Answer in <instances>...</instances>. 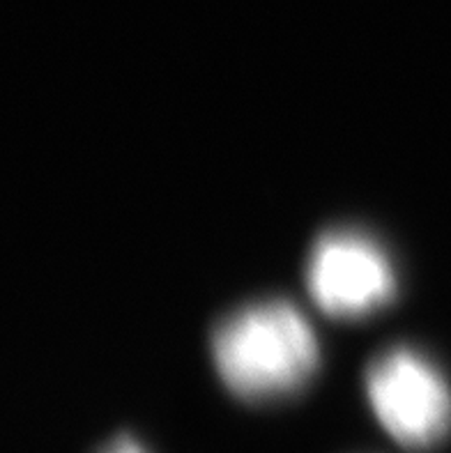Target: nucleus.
I'll return each mask as SVG.
<instances>
[{
	"label": "nucleus",
	"instance_id": "obj_1",
	"mask_svg": "<svg viewBox=\"0 0 451 453\" xmlns=\"http://www.w3.org/2000/svg\"><path fill=\"white\" fill-rule=\"evenodd\" d=\"M212 357L223 385L249 403L298 394L318 368V341L307 318L288 302L245 306L219 322Z\"/></svg>",
	"mask_w": 451,
	"mask_h": 453
},
{
	"label": "nucleus",
	"instance_id": "obj_2",
	"mask_svg": "<svg viewBox=\"0 0 451 453\" xmlns=\"http://www.w3.org/2000/svg\"><path fill=\"white\" fill-rule=\"evenodd\" d=\"M366 394L385 431L408 449L440 444L451 431V389L445 375L417 350L399 345L377 355Z\"/></svg>",
	"mask_w": 451,
	"mask_h": 453
},
{
	"label": "nucleus",
	"instance_id": "obj_3",
	"mask_svg": "<svg viewBox=\"0 0 451 453\" xmlns=\"http://www.w3.org/2000/svg\"><path fill=\"white\" fill-rule=\"evenodd\" d=\"M307 283L315 304L331 318H364L396 293L394 267L385 249L357 230H330L315 242Z\"/></svg>",
	"mask_w": 451,
	"mask_h": 453
},
{
	"label": "nucleus",
	"instance_id": "obj_4",
	"mask_svg": "<svg viewBox=\"0 0 451 453\" xmlns=\"http://www.w3.org/2000/svg\"><path fill=\"white\" fill-rule=\"evenodd\" d=\"M104 453H148L136 440L132 437H118L115 442H111Z\"/></svg>",
	"mask_w": 451,
	"mask_h": 453
}]
</instances>
